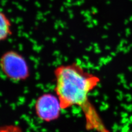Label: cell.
Instances as JSON below:
<instances>
[{
  "label": "cell",
  "instance_id": "obj_1",
  "mask_svg": "<svg viewBox=\"0 0 132 132\" xmlns=\"http://www.w3.org/2000/svg\"><path fill=\"white\" fill-rule=\"evenodd\" d=\"M53 74L55 92L62 109L79 107L88 130L110 132L89 98L90 93L100 83V78L75 62L58 65Z\"/></svg>",
  "mask_w": 132,
  "mask_h": 132
},
{
  "label": "cell",
  "instance_id": "obj_2",
  "mask_svg": "<svg viewBox=\"0 0 132 132\" xmlns=\"http://www.w3.org/2000/svg\"><path fill=\"white\" fill-rule=\"evenodd\" d=\"M0 69L8 79L19 82L30 76V69L25 58L19 53L8 51L0 57Z\"/></svg>",
  "mask_w": 132,
  "mask_h": 132
},
{
  "label": "cell",
  "instance_id": "obj_3",
  "mask_svg": "<svg viewBox=\"0 0 132 132\" xmlns=\"http://www.w3.org/2000/svg\"><path fill=\"white\" fill-rule=\"evenodd\" d=\"M60 102L56 95L45 93L40 96L35 102V111L41 120L51 122L57 119L60 115Z\"/></svg>",
  "mask_w": 132,
  "mask_h": 132
},
{
  "label": "cell",
  "instance_id": "obj_4",
  "mask_svg": "<svg viewBox=\"0 0 132 132\" xmlns=\"http://www.w3.org/2000/svg\"><path fill=\"white\" fill-rule=\"evenodd\" d=\"M12 34V24L10 19L0 9V43L7 40Z\"/></svg>",
  "mask_w": 132,
  "mask_h": 132
},
{
  "label": "cell",
  "instance_id": "obj_5",
  "mask_svg": "<svg viewBox=\"0 0 132 132\" xmlns=\"http://www.w3.org/2000/svg\"><path fill=\"white\" fill-rule=\"evenodd\" d=\"M0 132H23V131L17 126L7 125L0 127Z\"/></svg>",
  "mask_w": 132,
  "mask_h": 132
}]
</instances>
